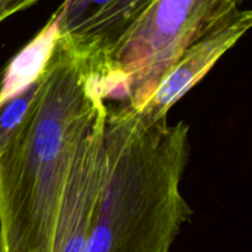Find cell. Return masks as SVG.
<instances>
[{
  "label": "cell",
  "instance_id": "cell-6",
  "mask_svg": "<svg viewBox=\"0 0 252 252\" xmlns=\"http://www.w3.org/2000/svg\"><path fill=\"white\" fill-rule=\"evenodd\" d=\"M58 38L56 14L39 33L9 63L0 80V106L29 88L41 76Z\"/></svg>",
  "mask_w": 252,
  "mask_h": 252
},
{
  "label": "cell",
  "instance_id": "cell-5",
  "mask_svg": "<svg viewBox=\"0 0 252 252\" xmlns=\"http://www.w3.org/2000/svg\"><path fill=\"white\" fill-rule=\"evenodd\" d=\"M251 25L252 12L240 9L189 44L139 112L154 118L167 116L170 108L207 75L217 62L250 30Z\"/></svg>",
  "mask_w": 252,
  "mask_h": 252
},
{
  "label": "cell",
  "instance_id": "cell-2",
  "mask_svg": "<svg viewBox=\"0 0 252 252\" xmlns=\"http://www.w3.org/2000/svg\"><path fill=\"white\" fill-rule=\"evenodd\" d=\"M189 127L107 106L103 171L88 252H170L192 208L181 191Z\"/></svg>",
  "mask_w": 252,
  "mask_h": 252
},
{
  "label": "cell",
  "instance_id": "cell-8",
  "mask_svg": "<svg viewBox=\"0 0 252 252\" xmlns=\"http://www.w3.org/2000/svg\"><path fill=\"white\" fill-rule=\"evenodd\" d=\"M38 0H0V22L15 12L27 9Z\"/></svg>",
  "mask_w": 252,
  "mask_h": 252
},
{
  "label": "cell",
  "instance_id": "cell-1",
  "mask_svg": "<svg viewBox=\"0 0 252 252\" xmlns=\"http://www.w3.org/2000/svg\"><path fill=\"white\" fill-rule=\"evenodd\" d=\"M105 105L97 79L56 43L31 108L0 152V252H62L74 154Z\"/></svg>",
  "mask_w": 252,
  "mask_h": 252
},
{
  "label": "cell",
  "instance_id": "cell-7",
  "mask_svg": "<svg viewBox=\"0 0 252 252\" xmlns=\"http://www.w3.org/2000/svg\"><path fill=\"white\" fill-rule=\"evenodd\" d=\"M39 76L29 88L0 106V152L4 149L10 137L21 125L31 108L39 89Z\"/></svg>",
  "mask_w": 252,
  "mask_h": 252
},
{
  "label": "cell",
  "instance_id": "cell-4",
  "mask_svg": "<svg viewBox=\"0 0 252 252\" xmlns=\"http://www.w3.org/2000/svg\"><path fill=\"white\" fill-rule=\"evenodd\" d=\"M150 2L152 0H64L56 11L57 43L90 75L98 78Z\"/></svg>",
  "mask_w": 252,
  "mask_h": 252
},
{
  "label": "cell",
  "instance_id": "cell-3",
  "mask_svg": "<svg viewBox=\"0 0 252 252\" xmlns=\"http://www.w3.org/2000/svg\"><path fill=\"white\" fill-rule=\"evenodd\" d=\"M244 1L152 0L98 76L105 100L142 110L182 52Z\"/></svg>",
  "mask_w": 252,
  "mask_h": 252
}]
</instances>
